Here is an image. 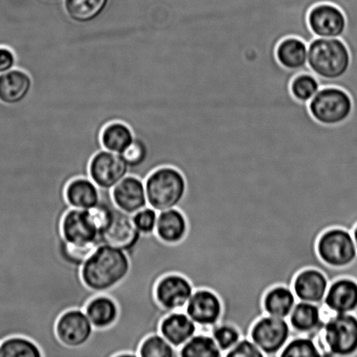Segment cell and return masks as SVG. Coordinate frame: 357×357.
<instances>
[{"mask_svg":"<svg viewBox=\"0 0 357 357\" xmlns=\"http://www.w3.org/2000/svg\"><path fill=\"white\" fill-rule=\"evenodd\" d=\"M185 314L209 333L210 328L218 324L222 314V303L217 294L208 289H195L184 310Z\"/></svg>","mask_w":357,"mask_h":357,"instance_id":"cell-10","label":"cell"},{"mask_svg":"<svg viewBox=\"0 0 357 357\" xmlns=\"http://www.w3.org/2000/svg\"><path fill=\"white\" fill-rule=\"evenodd\" d=\"M311 117L325 127H335L348 120L353 101L347 91L335 86H324L307 104Z\"/></svg>","mask_w":357,"mask_h":357,"instance_id":"cell-5","label":"cell"},{"mask_svg":"<svg viewBox=\"0 0 357 357\" xmlns=\"http://www.w3.org/2000/svg\"><path fill=\"white\" fill-rule=\"evenodd\" d=\"M181 357H222V351L215 344L211 335L201 332L196 333L178 349Z\"/></svg>","mask_w":357,"mask_h":357,"instance_id":"cell-28","label":"cell"},{"mask_svg":"<svg viewBox=\"0 0 357 357\" xmlns=\"http://www.w3.org/2000/svg\"><path fill=\"white\" fill-rule=\"evenodd\" d=\"M188 232V222L176 208L158 213L155 233L164 243L174 244L184 239Z\"/></svg>","mask_w":357,"mask_h":357,"instance_id":"cell-22","label":"cell"},{"mask_svg":"<svg viewBox=\"0 0 357 357\" xmlns=\"http://www.w3.org/2000/svg\"><path fill=\"white\" fill-rule=\"evenodd\" d=\"M0 357H43L34 342L24 337H12L0 342Z\"/></svg>","mask_w":357,"mask_h":357,"instance_id":"cell-31","label":"cell"},{"mask_svg":"<svg viewBox=\"0 0 357 357\" xmlns=\"http://www.w3.org/2000/svg\"><path fill=\"white\" fill-rule=\"evenodd\" d=\"M110 0H65L66 15L73 22L89 24L102 15Z\"/></svg>","mask_w":357,"mask_h":357,"instance_id":"cell-26","label":"cell"},{"mask_svg":"<svg viewBox=\"0 0 357 357\" xmlns=\"http://www.w3.org/2000/svg\"><path fill=\"white\" fill-rule=\"evenodd\" d=\"M194 291L190 281L185 276L169 274L157 282L155 298L163 309L174 312L185 310Z\"/></svg>","mask_w":357,"mask_h":357,"instance_id":"cell-12","label":"cell"},{"mask_svg":"<svg viewBox=\"0 0 357 357\" xmlns=\"http://www.w3.org/2000/svg\"><path fill=\"white\" fill-rule=\"evenodd\" d=\"M33 80L29 73L14 68L0 75V102L6 106H17L30 96Z\"/></svg>","mask_w":357,"mask_h":357,"instance_id":"cell-19","label":"cell"},{"mask_svg":"<svg viewBox=\"0 0 357 357\" xmlns=\"http://www.w3.org/2000/svg\"><path fill=\"white\" fill-rule=\"evenodd\" d=\"M47 1H52V2H54V1H59V0H47Z\"/></svg>","mask_w":357,"mask_h":357,"instance_id":"cell-40","label":"cell"},{"mask_svg":"<svg viewBox=\"0 0 357 357\" xmlns=\"http://www.w3.org/2000/svg\"><path fill=\"white\" fill-rule=\"evenodd\" d=\"M330 285L326 275L320 269H303L296 275L292 283L294 294L298 301L323 305Z\"/></svg>","mask_w":357,"mask_h":357,"instance_id":"cell-14","label":"cell"},{"mask_svg":"<svg viewBox=\"0 0 357 357\" xmlns=\"http://www.w3.org/2000/svg\"><path fill=\"white\" fill-rule=\"evenodd\" d=\"M320 80L311 72H303L293 77L289 92L297 102L307 104L321 89Z\"/></svg>","mask_w":357,"mask_h":357,"instance_id":"cell-29","label":"cell"},{"mask_svg":"<svg viewBox=\"0 0 357 357\" xmlns=\"http://www.w3.org/2000/svg\"><path fill=\"white\" fill-rule=\"evenodd\" d=\"M296 300L292 288L283 285L273 287L264 297L262 305L265 314L288 319Z\"/></svg>","mask_w":357,"mask_h":357,"instance_id":"cell-24","label":"cell"},{"mask_svg":"<svg viewBox=\"0 0 357 357\" xmlns=\"http://www.w3.org/2000/svg\"><path fill=\"white\" fill-rule=\"evenodd\" d=\"M158 213L150 206L139 210L132 215L135 225L142 234L155 232Z\"/></svg>","mask_w":357,"mask_h":357,"instance_id":"cell-36","label":"cell"},{"mask_svg":"<svg viewBox=\"0 0 357 357\" xmlns=\"http://www.w3.org/2000/svg\"><path fill=\"white\" fill-rule=\"evenodd\" d=\"M321 356H355L357 353V317L354 313L332 314L314 338Z\"/></svg>","mask_w":357,"mask_h":357,"instance_id":"cell-3","label":"cell"},{"mask_svg":"<svg viewBox=\"0 0 357 357\" xmlns=\"http://www.w3.org/2000/svg\"><path fill=\"white\" fill-rule=\"evenodd\" d=\"M135 134L128 124L113 121L107 124L101 131L100 142L104 149L122 153L134 142Z\"/></svg>","mask_w":357,"mask_h":357,"instance_id":"cell-27","label":"cell"},{"mask_svg":"<svg viewBox=\"0 0 357 357\" xmlns=\"http://www.w3.org/2000/svg\"><path fill=\"white\" fill-rule=\"evenodd\" d=\"M129 271L130 261L125 251L101 244L82 266V278L97 296L123 281Z\"/></svg>","mask_w":357,"mask_h":357,"instance_id":"cell-1","label":"cell"},{"mask_svg":"<svg viewBox=\"0 0 357 357\" xmlns=\"http://www.w3.org/2000/svg\"><path fill=\"white\" fill-rule=\"evenodd\" d=\"M100 245L98 239L94 243L86 245L73 244L64 239L61 247V257L66 265L77 271H82L84 264Z\"/></svg>","mask_w":357,"mask_h":357,"instance_id":"cell-30","label":"cell"},{"mask_svg":"<svg viewBox=\"0 0 357 357\" xmlns=\"http://www.w3.org/2000/svg\"><path fill=\"white\" fill-rule=\"evenodd\" d=\"M311 33L318 38H341L347 28V19L340 7L330 2L317 3L307 14Z\"/></svg>","mask_w":357,"mask_h":357,"instance_id":"cell-8","label":"cell"},{"mask_svg":"<svg viewBox=\"0 0 357 357\" xmlns=\"http://www.w3.org/2000/svg\"><path fill=\"white\" fill-rule=\"evenodd\" d=\"M17 57L15 52L10 47H0V75L16 68Z\"/></svg>","mask_w":357,"mask_h":357,"instance_id":"cell-38","label":"cell"},{"mask_svg":"<svg viewBox=\"0 0 357 357\" xmlns=\"http://www.w3.org/2000/svg\"><path fill=\"white\" fill-rule=\"evenodd\" d=\"M287 320L295 335L314 338L324 327L323 305L298 301Z\"/></svg>","mask_w":357,"mask_h":357,"instance_id":"cell-15","label":"cell"},{"mask_svg":"<svg viewBox=\"0 0 357 357\" xmlns=\"http://www.w3.org/2000/svg\"><path fill=\"white\" fill-rule=\"evenodd\" d=\"M115 205L130 215L149 206L145 182L135 176H128L112 189Z\"/></svg>","mask_w":357,"mask_h":357,"instance_id":"cell-18","label":"cell"},{"mask_svg":"<svg viewBox=\"0 0 357 357\" xmlns=\"http://www.w3.org/2000/svg\"><path fill=\"white\" fill-rule=\"evenodd\" d=\"M198 332L197 324L184 310L171 312L160 324V334L174 348L180 349Z\"/></svg>","mask_w":357,"mask_h":357,"instance_id":"cell-21","label":"cell"},{"mask_svg":"<svg viewBox=\"0 0 357 357\" xmlns=\"http://www.w3.org/2000/svg\"><path fill=\"white\" fill-rule=\"evenodd\" d=\"M66 198L72 208L89 210L100 202V188L90 178H77L66 188Z\"/></svg>","mask_w":357,"mask_h":357,"instance_id":"cell-23","label":"cell"},{"mask_svg":"<svg viewBox=\"0 0 357 357\" xmlns=\"http://www.w3.org/2000/svg\"><path fill=\"white\" fill-rule=\"evenodd\" d=\"M295 334L288 320L264 314L251 328L250 338L265 356H279Z\"/></svg>","mask_w":357,"mask_h":357,"instance_id":"cell-7","label":"cell"},{"mask_svg":"<svg viewBox=\"0 0 357 357\" xmlns=\"http://www.w3.org/2000/svg\"><path fill=\"white\" fill-rule=\"evenodd\" d=\"M276 61L289 72H310L307 68V43L296 36L283 38L276 45Z\"/></svg>","mask_w":357,"mask_h":357,"instance_id":"cell-20","label":"cell"},{"mask_svg":"<svg viewBox=\"0 0 357 357\" xmlns=\"http://www.w3.org/2000/svg\"><path fill=\"white\" fill-rule=\"evenodd\" d=\"M142 234L135 225L132 215L114 206V218L106 231L98 236L100 244L119 248L125 252L131 250Z\"/></svg>","mask_w":357,"mask_h":357,"instance_id":"cell-13","label":"cell"},{"mask_svg":"<svg viewBox=\"0 0 357 357\" xmlns=\"http://www.w3.org/2000/svg\"><path fill=\"white\" fill-rule=\"evenodd\" d=\"M352 236H353V238H354L356 247V250H357V225L355 227L354 230H353Z\"/></svg>","mask_w":357,"mask_h":357,"instance_id":"cell-39","label":"cell"},{"mask_svg":"<svg viewBox=\"0 0 357 357\" xmlns=\"http://www.w3.org/2000/svg\"><path fill=\"white\" fill-rule=\"evenodd\" d=\"M317 250L321 260L332 268L347 267L357 257L352 234L341 227L324 231L318 239Z\"/></svg>","mask_w":357,"mask_h":357,"instance_id":"cell-6","label":"cell"},{"mask_svg":"<svg viewBox=\"0 0 357 357\" xmlns=\"http://www.w3.org/2000/svg\"><path fill=\"white\" fill-rule=\"evenodd\" d=\"M279 356H321L314 339L307 335H295L285 345Z\"/></svg>","mask_w":357,"mask_h":357,"instance_id":"cell-34","label":"cell"},{"mask_svg":"<svg viewBox=\"0 0 357 357\" xmlns=\"http://www.w3.org/2000/svg\"><path fill=\"white\" fill-rule=\"evenodd\" d=\"M178 349L162 335L153 334L144 339L139 349V357H178Z\"/></svg>","mask_w":357,"mask_h":357,"instance_id":"cell-32","label":"cell"},{"mask_svg":"<svg viewBox=\"0 0 357 357\" xmlns=\"http://www.w3.org/2000/svg\"><path fill=\"white\" fill-rule=\"evenodd\" d=\"M226 357H262L264 353L250 338H241L229 352Z\"/></svg>","mask_w":357,"mask_h":357,"instance_id":"cell-37","label":"cell"},{"mask_svg":"<svg viewBox=\"0 0 357 357\" xmlns=\"http://www.w3.org/2000/svg\"><path fill=\"white\" fill-rule=\"evenodd\" d=\"M209 334L211 335L223 356L243 338L240 331L234 325L226 323L215 324L210 328Z\"/></svg>","mask_w":357,"mask_h":357,"instance_id":"cell-33","label":"cell"},{"mask_svg":"<svg viewBox=\"0 0 357 357\" xmlns=\"http://www.w3.org/2000/svg\"><path fill=\"white\" fill-rule=\"evenodd\" d=\"M61 232L66 241L76 245L94 243L99 236L87 210L78 208H71L66 213L62 220Z\"/></svg>","mask_w":357,"mask_h":357,"instance_id":"cell-16","label":"cell"},{"mask_svg":"<svg viewBox=\"0 0 357 357\" xmlns=\"http://www.w3.org/2000/svg\"><path fill=\"white\" fill-rule=\"evenodd\" d=\"M323 307L332 314L355 313L357 310V282L342 278L328 285Z\"/></svg>","mask_w":357,"mask_h":357,"instance_id":"cell-17","label":"cell"},{"mask_svg":"<svg viewBox=\"0 0 357 357\" xmlns=\"http://www.w3.org/2000/svg\"><path fill=\"white\" fill-rule=\"evenodd\" d=\"M121 155L128 164L129 169H137L142 166L148 159L149 146L144 139L135 137L132 144L121 153Z\"/></svg>","mask_w":357,"mask_h":357,"instance_id":"cell-35","label":"cell"},{"mask_svg":"<svg viewBox=\"0 0 357 357\" xmlns=\"http://www.w3.org/2000/svg\"><path fill=\"white\" fill-rule=\"evenodd\" d=\"M144 182L149 206L157 212L176 208L187 189L183 174L172 167H159Z\"/></svg>","mask_w":357,"mask_h":357,"instance_id":"cell-4","label":"cell"},{"mask_svg":"<svg viewBox=\"0 0 357 357\" xmlns=\"http://www.w3.org/2000/svg\"><path fill=\"white\" fill-rule=\"evenodd\" d=\"M84 311L94 328L110 327L117 321L119 317L116 302L102 294L91 300Z\"/></svg>","mask_w":357,"mask_h":357,"instance_id":"cell-25","label":"cell"},{"mask_svg":"<svg viewBox=\"0 0 357 357\" xmlns=\"http://www.w3.org/2000/svg\"><path fill=\"white\" fill-rule=\"evenodd\" d=\"M351 62V52L341 38L314 37L307 44V68L320 82L342 79Z\"/></svg>","mask_w":357,"mask_h":357,"instance_id":"cell-2","label":"cell"},{"mask_svg":"<svg viewBox=\"0 0 357 357\" xmlns=\"http://www.w3.org/2000/svg\"><path fill=\"white\" fill-rule=\"evenodd\" d=\"M94 328L82 310L66 311L59 318L56 334L59 340L69 348L86 344L92 337Z\"/></svg>","mask_w":357,"mask_h":357,"instance_id":"cell-11","label":"cell"},{"mask_svg":"<svg viewBox=\"0 0 357 357\" xmlns=\"http://www.w3.org/2000/svg\"><path fill=\"white\" fill-rule=\"evenodd\" d=\"M129 167L120 153L102 149L91 159L89 177L99 188L113 189L128 176Z\"/></svg>","mask_w":357,"mask_h":357,"instance_id":"cell-9","label":"cell"}]
</instances>
